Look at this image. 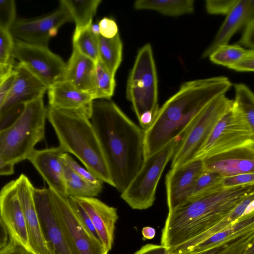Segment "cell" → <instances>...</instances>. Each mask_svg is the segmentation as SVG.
<instances>
[{
	"instance_id": "cell-1",
	"label": "cell",
	"mask_w": 254,
	"mask_h": 254,
	"mask_svg": "<svg viewBox=\"0 0 254 254\" xmlns=\"http://www.w3.org/2000/svg\"><path fill=\"white\" fill-rule=\"evenodd\" d=\"M90 121L114 187L122 193L143 163L145 130L128 118L111 99L93 101Z\"/></svg>"
},
{
	"instance_id": "cell-2",
	"label": "cell",
	"mask_w": 254,
	"mask_h": 254,
	"mask_svg": "<svg viewBox=\"0 0 254 254\" xmlns=\"http://www.w3.org/2000/svg\"><path fill=\"white\" fill-rule=\"evenodd\" d=\"M232 82L225 76L188 81L159 108L144 133V159L181 137L197 114L217 97L226 94Z\"/></svg>"
},
{
	"instance_id": "cell-3",
	"label": "cell",
	"mask_w": 254,
	"mask_h": 254,
	"mask_svg": "<svg viewBox=\"0 0 254 254\" xmlns=\"http://www.w3.org/2000/svg\"><path fill=\"white\" fill-rule=\"evenodd\" d=\"M253 191L254 185L220 187L190 197L169 211L161 245L170 251L196 238L224 218Z\"/></svg>"
},
{
	"instance_id": "cell-4",
	"label": "cell",
	"mask_w": 254,
	"mask_h": 254,
	"mask_svg": "<svg viewBox=\"0 0 254 254\" xmlns=\"http://www.w3.org/2000/svg\"><path fill=\"white\" fill-rule=\"evenodd\" d=\"M47 118L61 146L75 156L96 177L114 187L99 140L89 118L83 113L47 108Z\"/></svg>"
},
{
	"instance_id": "cell-5",
	"label": "cell",
	"mask_w": 254,
	"mask_h": 254,
	"mask_svg": "<svg viewBox=\"0 0 254 254\" xmlns=\"http://www.w3.org/2000/svg\"><path fill=\"white\" fill-rule=\"evenodd\" d=\"M47 116L43 97L25 104L14 123L0 132V155L4 161L15 165L28 159L45 137Z\"/></svg>"
},
{
	"instance_id": "cell-6",
	"label": "cell",
	"mask_w": 254,
	"mask_h": 254,
	"mask_svg": "<svg viewBox=\"0 0 254 254\" xmlns=\"http://www.w3.org/2000/svg\"><path fill=\"white\" fill-rule=\"evenodd\" d=\"M232 103L233 100L223 94L214 99L197 114L176 145L171 169L179 168L193 160Z\"/></svg>"
},
{
	"instance_id": "cell-7",
	"label": "cell",
	"mask_w": 254,
	"mask_h": 254,
	"mask_svg": "<svg viewBox=\"0 0 254 254\" xmlns=\"http://www.w3.org/2000/svg\"><path fill=\"white\" fill-rule=\"evenodd\" d=\"M158 87L152 49L147 43L138 51L127 85V98L137 119L145 113L155 117L159 108Z\"/></svg>"
},
{
	"instance_id": "cell-8",
	"label": "cell",
	"mask_w": 254,
	"mask_h": 254,
	"mask_svg": "<svg viewBox=\"0 0 254 254\" xmlns=\"http://www.w3.org/2000/svg\"><path fill=\"white\" fill-rule=\"evenodd\" d=\"M179 139L173 140L144 159L140 169L121 195L131 208L144 210L153 204L158 184Z\"/></svg>"
},
{
	"instance_id": "cell-9",
	"label": "cell",
	"mask_w": 254,
	"mask_h": 254,
	"mask_svg": "<svg viewBox=\"0 0 254 254\" xmlns=\"http://www.w3.org/2000/svg\"><path fill=\"white\" fill-rule=\"evenodd\" d=\"M251 143H254V130L236 113L232 105L217 123L193 160L203 159L213 154Z\"/></svg>"
},
{
	"instance_id": "cell-10",
	"label": "cell",
	"mask_w": 254,
	"mask_h": 254,
	"mask_svg": "<svg viewBox=\"0 0 254 254\" xmlns=\"http://www.w3.org/2000/svg\"><path fill=\"white\" fill-rule=\"evenodd\" d=\"M12 57L48 88L63 79L66 63L48 47L14 40Z\"/></svg>"
},
{
	"instance_id": "cell-11",
	"label": "cell",
	"mask_w": 254,
	"mask_h": 254,
	"mask_svg": "<svg viewBox=\"0 0 254 254\" xmlns=\"http://www.w3.org/2000/svg\"><path fill=\"white\" fill-rule=\"evenodd\" d=\"M73 21L65 7H60L47 15L29 18L16 19L9 31L13 39L28 44L48 47L50 39L60 27Z\"/></svg>"
},
{
	"instance_id": "cell-12",
	"label": "cell",
	"mask_w": 254,
	"mask_h": 254,
	"mask_svg": "<svg viewBox=\"0 0 254 254\" xmlns=\"http://www.w3.org/2000/svg\"><path fill=\"white\" fill-rule=\"evenodd\" d=\"M33 197L42 231L55 254H80L62 227L48 189L34 188Z\"/></svg>"
},
{
	"instance_id": "cell-13",
	"label": "cell",
	"mask_w": 254,
	"mask_h": 254,
	"mask_svg": "<svg viewBox=\"0 0 254 254\" xmlns=\"http://www.w3.org/2000/svg\"><path fill=\"white\" fill-rule=\"evenodd\" d=\"M50 190L60 223L79 254H108L103 244L80 223L69 204L68 197H63L51 189Z\"/></svg>"
},
{
	"instance_id": "cell-14",
	"label": "cell",
	"mask_w": 254,
	"mask_h": 254,
	"mask_svg": "<svg viewBox=\"0 0 254 254\" xmlns=\"http://www.w3.org/2000/svg\"><path fill=\"white\" fill-rule=\"evenodd\" d=\"M15 182L25 216L30 251L34 254H55L48 246L42 231L33 197L34 187L23 174Z\"/></svg>"
},
{
	"instance_id": "cell-15",
	"label": "cell",
	"mask_w": 254,
	"mask_h": 254,
	"mask_svg": "<svg viewBox=\"0 0 254 254\" xmlns=\"http://www.w3.org/2000/svg\"><path fill=\"white\" fill-rule=\"evenodd\" d=\"M202 160L205 170L217 172L223 177L254 173V143L227 150Z\"/></svg>"
},
{
	"instance_id": "cell-16",
	"label": "cell",
	"mask_w": 254,
	"mask_h": 254,
	"mask_svg": "<svg viewBox=\"0 0 254 254\" xmlns=\"http://www.w3.org/2000/svg\"><path fill=\"white\" fill-rule=\"evenodd\" d=\"M204 170L202 159L193 160L179 168L170 169L165 177L169 211L190 197L197 179Z\"/></svg>"
},
{
	"instance_id": "cell-17",
	"label": "cell",
	"mask_w": 254,
	"mask_h": 254,
	"mask_svg": "<svg viewBox=\"0 0 254 254\" xmlns=\"http://www.w3.org/2000/svg\"><path fill=\"white\" fill-rule=\"evenodd\" d=\"M0 216L9 237L30 251L25 216L15 180L6 184L0 190Z\"/></svg>"
},
{
	"instance_id": "cell-18",
	"label": "cell",
	"mask_w": 254,
	"mask_h": 254,
	"mask_svg": "<svg viewBox=\"0 0 254 254\" xmlns=\"http://www.w3.org/2000/svg\"><path fill=\"white\" fill-rule=\"evenodd\" d=\"M66 153L59 146L32 152L28 160L46 181L50 189L64 197L65 190L62 156Z\"/></svg>"
},
{
	"instance_id": "cell-19",
	"label": "cell",
	"mask_w": 254,
	"mask_h": 254,
	"mask_svg": "<svg viewBox=\"0 0 254 254\" xmlns=\"http://www.w3.org/2000/svg\"><path fill=\"white\" fill-rule=\"evenodd\" d=\"M73 197L90 217L109 252L114 244L116 223L119 218L117 208L94 197Z\"/></svg>"
},
{
	"instance_id": "cell-20",
	"label": "cell",
	"mask_w": 254,
	"mask_h": 254,
	"mask_svg": "<svg viewBox=\"0 0 254 254\" xmlns=\"http://www.w3.org/2000/svg\"><path fill=\"white\" fill-rule=\"evenodd\" d=\"M14 77L0 111L43 97L47 86L19 63L14 66Z\"/></svg>"
},
{
	"instance_id": "cell-21",
	"label": "cell",
	"mask_w": 254,
	"mask_h": 254,
	"mask_svg": "<svg viewBox=\"0 0 254 254\" xmlns=\"http://www.w3.org/2000/svg\"><path fill=\"white\" fill-rule=\"evenodd\" d=\"M253 20H254V0H238L227 15L215 38L203 52L201 58H208L218 48L228 44L232 36Z\"/></svg>"
},
{
	"instance_id": "cell-22",
	"label": "cell",
	"mask_w": 254,
	"mask_h": 254,
	"mask_svg": "<svg viewBox=\"0 0 254 254\" xmlns=\"http://www.w3.org/2000/svg\"><path fill=\"white\" fill-rule=\"evenodd\" d=\"M50 107L79 112L90 118L93 95L76 89L69 83L61 80L48 88Z\"/></svg>"
},
{
	"instance_id": "cell-23",
	"label": "cell",
	"mask_w": 254,
	"mask_h": 254,
	"mask_svg": "<svg viewBox=\"0 0 254 254\" xmlns=\"http://www.w3.org/2000/svg\"><path fill=\"white\" fill-rule=\"evenodd\" d=\"M95 66L94 61L73 49L72 54L66 64L63 80L67 81L80 91L94 96Z\"/></svg>"
},
{
	"instance_id": "cell-24",
	"label": "cell",
	"mask_w": 254,
	"mask_h": 254,
	"mask_svg": "<svg viewBox=\"0 0 254 254\" xmlns=\"http://www.w3.org/2000/svg\"><path fill=\"white\" fill-rule=\"evenodd\" d=\"M254 191L248 194L224 218L207 231L182 245L169 251L173 254H189L198 244L230 226L245 214L254 211Z\"/></svg>"
},
{
	"instance_id": "cell-25",
	"label": "cell",
	"mask_w": 254,
	"mask_h": 254,
	"mask_svg": "<svg viewBox=\"0 0 254 254\" xmlns=\"http://www.w3.org/2000/svg\"><path fill=\"white\" fill-rule=\"evenodd\" d=\"M254 231V211L249 212L223 230L196 246L190 254L204 251Z\"/></svg>"
},
{
	"instance_id": "cell-26",
	"label": "cell",
	"mask_w": 254,
	"mask_h": 254,
	"mask_svg": "<svg viewBox=\"0 0 254 254\" xmlns=\"http://www.w3.org/2000/svg\"><path fill=\"white\" fill-rule=\"evenodd\" d=\"M193 0H138L134 3L137 10L156 11L169 16H180L193 12Z\"/></svg>"
},
{
	"instance_id": "cell-27",
	"label": "cell",
	"mask_w": 254,
	"mask_h": 254,
	"mask_svg": "<svg viewBox=\"0 0 254 254\" xmlns=\"http://www.w3.org/2000/svg\"><path fill=\"white\" fill-rule=\"evenodd\" d=\"M59 1L60 4L65 7L69 12L75 24L74 32H77L90 27L93 17L102 0H61Z\"/></svg>"
},
{
	"instance_id": "cell-28",
	"label": "cell",
	"mask_w": 254,
	"mask_h": 254,
	"mask_svg": "<svg viewBox=\"0 0 254 254\" xmlns=\"http://www.w3.org/2000/svg\"><path fill=\"white\" fill-rule=\"evenodd\" d=\"M123 44L119 33L112 38L98 36V59L115 76L122 60Z\"/></svg>"
},
{
	"instance_id": "cell-29",
	"label": "cell",
	"mask_w": 254,
	"mask_h": 254,
	"mask_svg": "<svg viewBox=\"0 0 254 254\" xmlns=\"http://www.w3.org/2000/svg\"><path fill=\"white\" fill-rule=\"evenodd\" d=\"M62 161L65 190L68 196L95 197L99 195L102 188L88 182L75 173L63 158Z\"/></svg>"
},
{
	"instance_id": "cell-30",
	"label": "cell",
	"mask_w": 254,
	"mask_h": 254,
	"mask_svg": "<svg viewBox=\"0 0 254 254\" xmlns=\"http://www.w3.org/2000/svg\"><path fill=\"white\" fill-rule=\"evenodd\" d=\"M235 97L232 107L249 127L254 130V95L252 90L243 83L234 85Z\"/></svg>"
},
{
	"instance_id": "cell-31",
	"label": "cell",
	"mask_w": 254,
	"mask_h": 254,
	"mask_svg": "<svg viewBox=\"0 0 254 254\" xmlns=\"http://www.w3.org/2000/svg\"><path fill=\"white\" fill-rule=\"evenodd\" d=\"M94 85L95 100L110 99L114 95L116 86L115 76L99 59L95 62Z\"/></svg>"
},
{
	"instance_id": "cell-32",
	"label": "cell",
	"mask_w": 254,
	"mask_h": 254,
	"mask_svg": "<svg viewBox=\"0 0 254 254\" xmlns=\"http://www.w3.org/2000/svg\"><path fill=\"white\" fill-rule=\"evenodd\" d=\"M98 36L92 32L90 27L74 32L73 49L96 62L98 59Z\"/></svg>"
},
{
	"instance_id": "cell-33",
	"label": "cell",
	"mask_w": 254,
	"mask_h": 254,
	"mask_svg": "<svg viewBox=\"0 0 254 254\" xmlns=\"http://www.w3.org/2000/svg\"><path fill=\"white\" fill-rule=\"evenodd\" d=\"M249 50L237 44H227L218 48L208 58L214 64L228 68L246 55Z\"/></svg>"
},
{
	"instance_id": "cell-34",
	"label": "cell",
	"mask_w": 254,
	"mask_h": 254,
	"mask_svg": "<svg viewBox=\"0 0 254 254\" xmlns=\"http://www.w3.org/2000/svg\"><path fill=\"white\" fill-rule=\"evenodd\" d=\"M245 234V235H246ZM229 240L217 246L213 247L208 250L200 252L191 253L189 254H220L230 246L232 245L241 237ZM134 254H173L169 250L162 245L148 244L143 246L140 249L137 251Z\"/></svg>"
},
{
	"instance_id": "cell-35",
	"label": "cell",
	"mask_w": 254,
	"mask_h": 254,
	"mask_svg": "<svg viewBox=\"0 0 254 254\" xmlns=\"http://www.w3.org/2000/svg\"><path fill=\"white\" fill-rule=\"evenodd\" d=\"M223 178L222 175L217 172L204 170L197 179L190 197L223 187L221 185Z\"/></svg>"
},
{
	"instance_id": "cell-36",
	"label": "cell",
	"mask_w": 254,
	"mask_h": 254,
	"mask_svg": "<svg viewBox=\"0 0 254 254\" xmlns=\"http://www.w3.org/2000/svg\"><path fill=\"white\" fill-rule=\"evenodd\" d=\"M14 43L9 30L0 24V65L13 64Z\"/></svg>"
},
{
	"instance_id": "cell-37",
	"label": "cell",
	"mask_w": 254,
	"mask_h": 254,
	"mask_svg": "<svg viewBox=\"0 0 254 254\" xmlns=\"http://www.w3.org/2000/svg\"><path fill=\"white\" fill-rule=\"evenodd\" d=\"M68 200L69 204L80 223L93 237L103 244L91 220L82 207L74 199L73 196H68Z\"/></svg>"
},
{
	"instance_id": "cell-38",
	"label": "cell",
	"mask_w": 254,
	"mask_h": 254,
	"mask_svg": "<svg viewBox=\"0 0 254 254\" xmlns=\"http://www.w3.org/2000/svg\"><path fill=\"white\" fill-rule=\"evenodd\" d=\"M16 20L15 1L14 0H0V24L10 30Z\"/></svg>"
},
{
	"instance_id": "cell-39",
	"label": "cell",
	"mask_w": 254,
	"mask_h": 254,
	"mask_svg": "<svg viewBox=\"0 0 254 254\" xmlns=\"http://www.w3.org/2000/svg\"><path fill=\"white\" fill-rule=\"evenodd\" d=\"M62 158L64 161L80 177L96 186L103 188V181L96 177L87 169L80 166L67 153H64Z\"/></svg>"
},
{
	"instance_id": "cell-40",
	"label": "cell",
	"mask_w": 254,
	"mask_h": 254,
	"mask_svg": "<svg viewBox=\"0 0 254 254\" xmlns=\"http://www.w3.org/2000/svg\"><path fill=\"white\" fill-rule=\"evenodd\" d=\"M254 245V231L241 237L220 254H246Z\"/></svg>"
},
{
	"instance_id": "cell-41",
	"label": "cell",
	"mask_w": 254,
	"mask_h": 254,
	"mask_svg": "<svg viewBox=\"0 0 254 254\" xmlns=\"http://www.w3.org/2000/svg\"><path fill=\"white\" fill-rule=\"evenodd\" d=\"M238 1V0H206L205 6L210 14L227 15Z\"/></svg>"
},
{
	"instance_id": "cell-42",
	"label": "cell",
	"mask_w": 254,
	"mask_h": 254,
	"mask_svg": "<svg viewBox=\"0 0 254 254\" xmlns=\"http://www.w3.org/2000/svg\"><path fill=\"white\" fill-rule=\"evenodd\" d=\"M25 104L13 106L0 111V132L9 127L23 112Z\"/></svg>"
},
{
	"instance_id": "cell-43",
	"label": "cell",
	"mask_w": 254,
	"mask_h": 254,
	"mask_svg": "<svg viewBox=\"0 0 254 254\" xmlns=\"http://www.w3.org/2000/svg\"><path fill=\"white\" fill-rule=\"evenodd\" d=\"M221 185L224 188L254 185V173H243L223 177Z\"/></svg>"
},
{
	"instance_id": "cell-44",
	"label": "cell",
	"mask_w": 254,
	"mask_h": 254,
	"mask_svg": "<svg viewBox=\"0 0 254 254\" xmlns=\"http://www.w3.org/2000/svg\"><path fill=\"white\" fill-rule=\"evenodd\" d=\"M228 68L240 72H253L254 50H249L246 55Z\"/></svg>"
},
{
	"instance_id": "cell-45",
	"label": "cell",
	"mask_w": 254,
	"mask_h": 254,
	"mask_svg": "<svg viewBox=\"0 0 254 254\" xmlns=\"http://www.w3.org/2000/svg\"><path fill=\"white\" fill-rule=\"evenodd\" d=\"M100 35L106 38H112L118 34V27L114 20L104 17L98 23Z\"/></svg>"
},
{
	"instance_id": "cell-46",
	"label": "cell",
	"mask_w": 254,
	"mask_h": 254,
	"mask_svg": "<svg viewBox=\"0 0 254 254\" xmlns=\"http://www.w3.org/2000/svg\"><path fill=\"white\" fill-rule=\"evenodd\" d=\"M0 254H34L12 238L9 237L7 244L0 249Z\"/></svg>"
},
{
	"instance_id": "cell-47",
	"label": "cell",
	"mask_w": 254,
	"mask_h": 254,
	"mask_svg": "<svg viewBox=\"0 0 254 254\" xmlns=\"http://www.w3.org/2000/svg\"><path fill=\"white\" fill-rule=\"evenodd\" d=\"M254 20L249 22L245 27L241 38L238 44L250 50L254 47Z\"/></svg>"
},
{
	"instance_id": "cell-48",
	"label": "cell",
	"mask_w": 254,
	"mask_h": 254,
	"mask_svg": "<svg viewBox=\"0 0 254 254\" xmlns=\"http://www.w3.org/2000/svg\"><path fill=\"white\" fill-rule=\"evenodd\" d=\"M14 77V71L7 77L3 82L0 85V110L6 97L8 92L12 85Z\"/></svg>"
},
{
	"instance_id": "cell-49",
	"label": "cell",
	"mask_w": 254,
	"mask_h": 254,
	"mask_svg": "<svg viewBox=\"0 0 254 254\" xmlns=\"http://www.w3.org/2000/svg\"><path fill=\"white\" fill-rule=\"evenodd\" d=\"M14 172V165L6 162L0 155V176L12 175Z\"/></svg>"
},
{
	"instance_id": "cell-50",
	"label": "cell",
	"mask_w": 254,
	"mask_h": 254,
	"mask_svg": "<svg viewBox=\"0 0 254 254\" xmlns=\"http://www.w3.org/2000/svg\"><path fill=\"white\" fill-rule=\"evenodd\" d=\"M14 66L13 64L0 65V85L12 73Z\"/></svg>"
},
{
	"instance_id": "cell-51",
	"label": "cell",
	"mask_w": 254,
	"mask_h": 254,
	"mask_svg": "<svg viewBox=\"0 0 254 254\" xmlns=\"http://www.w3.org/2000/svg\"><path fill=\"white\" fill-rule=\"evenodd\" d=\"M8 236L6 228L0 216V249L7 244Z\"/></svg>"
},
{
	"instance_id": "cell-52",
	"label": "cell",
	"mask_w": 254,
	"mask_h": 254,
	"mask_svg": "<svg viewBox=\"0 0 254 254\" xmlns=\"http://www.w3.org/2000/svg\"><path fill=\"white\" fill-rule=\"evenodd\" d=\"M156 231L154 228L149 226L144 227L142 230V240H151L154 238Z\"/></svg>"
},
{
	"instance_id": "cell-53",
	"label": "cell",
	"mask_w": 254,
	"mask_h": 254,
	"mask_svg": "<svg viewBox=\"0 0 254 254\" xmlns=\"http://www.w3.org/2000/svg\"><path fill=\"white\" fill-rule=\"evenodd\" d=\"M90 30L94 34L98 36L100 35L99 28L98 24H92L90 26Z\"/></svg>"
},
{
	"instance_id": "cell-54",
	"label": "cell",
	"mask_w": 254,
	"mask_h": 254,
	"mask_svg": "<svg viewBox=\"0 0 254 254\" xmlns=\"http://www.w3.org/2000/svg\"><path fill=\"white\" fill-rule=\"evenodd\" d=\"M246 254H254V245L252 246L247 251Z\"/></svg>"
}]
</instances>
